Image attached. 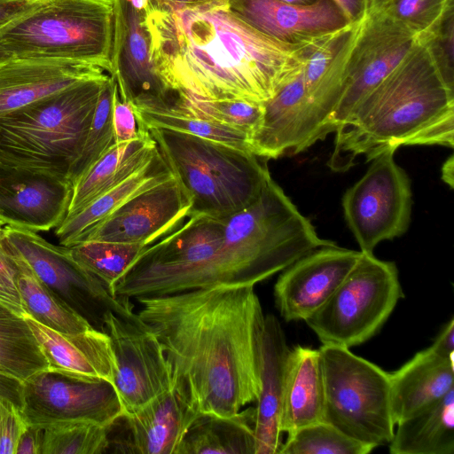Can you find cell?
Segmentation results:
<instances>
[{
	"instance_id": "ffe728a7",
	"label": "cell",
	"mask_w": 454,
	"mask_h": 454,
	"mask_svg": "<svg viewBox=\"0 0 454 454\" xmlns=\"http://www.w3.org/2000/svg\"><path fill=\"white\" fill-rule=\"evenodd\" d=\"M227 6L256 30L294 44L314 41L349 23L332 0H317L309 5L279 0H228Z\"/></svg>"
},
{
	"instance_id": "52a82bcc",
	"label": "cell",
	"mask_w": 454,
	"mask_h": 454,
	"mask_svg": "<svg viewBox=\"0 0 454 454\" xmlns=\"http://www.w3.org/2000/svg\"><path fill=\"white\" fill-rule=\"evenodd\" d=\"M323 420L350 438L377 448L391 441L395 423L389 373L348 348L322 345Z\"/></svg>"
},
{
	"instance_id": "b9f144b4",
	"label": "cell",
	"mask_w": 454,
	"mask_h": 454,
	"mask_svg": "<svg viewBox=\"0 0 454 454\" xmlns=\"http://www.w3.org/2000/svg\"><path fill=\"white\" fill-rule=\"evenodd\" d=\"M1 234V233H0ZM0 305L13 313L25 317L20 294L17 266L0 237Z\"/></svg>"
},
{
	"instance_id": "e575fe53",
	"label": "cell",
	"mask_w": 454,
	"mask_h": 454,
	"mask_svg": "<svg viewBox=\"0 0 454 454\" xmlns=\"http://www.w3.org/2000/svg\"><path fill=\"white\" fill-rule=\"evenodd\" d=\"M367 11L419 38L434 37L453 12V0H368Z\"/></svg>"
},
{
	"instance_id": "d4e9b609",
	"label": "cell",
	"mask_w": 454,
	"mask_h": 454,
	"mask_svg": "<svg viewBox=\"0 0 454 454\" xmlns=\"http://www.w3.org/2000/svg\"><path fill=\"white\" fill-rule=\"evenodd\" d=\"M391 410L398 423L433 404L454 389V356L430 347L389 373Z\"/></svg>"
},
{
	"instance_id": "9a60e30c",
	"label": "cell",
	"mask_w": 454,
	"mask_h": 454,
	"mask_svg": "<svg viewBox=\"0 0 454 454\" xmlns=\"http://www.w3.org/2000/svg\"><path fill=\"white\" fill-rule=\"evenodd\" d=\"M420 38L367 11L351 52L343 90L325 133L339 132L363 98L378 85Z\"/></svg>"
},
{
	"instance_id": "681fc988",
	"label": "cell",
	"mask_w": 454,
	"mask_h": 454,
	"mask_svg": "<svg viewBox=\"0 0 454 454\" xmlns=\"http://www.w3.org/2000/svg\"><path fill=\"white\" fill-rule=\"evenodd\" d=\"M153 4L176 7H193L207 4L227 2L228 0H149Z\"/></svg>"
},
{
	"instance_id": "277c9868",
	"label": "cell",
	"mask_w": 454,
	"mask_h": 454,
	"mask_svg": "<svg viewBox=\"0 0 454 454\" xmlns=\"http://www.w3.org/2000/svg\"><path fill=\"white\" fill-rule=\"evenodd\" d=\"M147 130L191 199L188 217H229L254 203L271 176L266 160L249 151L169 129Z\"/></svg>"
},
{
	"instance_id": "44dd1931",
	"label": "cell",
	"mask_w": 454,
	"mask_h": 454,
	"mask_svg": "<svg viewBox=\"0 0 454 454\" xmlns=\"http://www.w3.org/2000/svg\"><path fill=\"white\" fill-rule=\"evenodd\" d=\"M363 20L310 42L305 48L300 75L306 97L326 137L328 121L340 101L348 63Z\"/></svg>"
},
{
	"instance_id": "7402d4cb",
	"label": "cell",
	"mask_w": 454,
	"mask_h": 454,
	"mask_svg": "<svg viewBox=\"0 0 454 454\" xmlns=\"http://www.w3.org/2000/svg\"><path fill=\"white\" fill-rule=\"evenodd\" d=\"M106 74L96 66L61 59L0 63V118L83 81Z\"/></svg>"
},
{
	"instance_id": "74e56055",
	"label": "cell",
	"mask_w": 454,
	"mask_h": 454,
	"mask_svg": "<svg viewBox=\"0 0 454 454\" xmlns=\"http://www.w3.org/2000/svg\"><path fill=\"white\" fill-rule=\"evenodd\" d=\"M116 89L115 79L109 75L101 90L82 150L68 172L67 180L72 186L115 144L113 106Z\"/></svg>"
},
{
	"instance_id": "ba28073f",
	"label": "cell",
	"mask_w": 454,
	"mask_h": 454,
	"mask_svg": "<svg viewBox=\"0 0 454 454\" xmlns=\"http://www.w3.org/2000/svg\"><path fill=\"white\" fill-rule=\"evenodd\" d=\"M223 231V218L189 217L184 224L147 246L114 285L112 294L136 299L206 287Z\"/></svg>"
},
{
	"instance_id": "5b68a950",
	"label": "cell",
	"mask_w": 454,
	"mask_h": 454,
	"mask_svg": "<svg viewBox=\"0 0 454 454\" xmlns=\"http://www.w3.org/2000/svg\"><path fill=\"white\" fill-rule=\"evenodd\" d=\"M109 74L89 79L0 118V157L67 179Z\"/></svg>"
},
{
	"instance_id": "836d02e7",
	"label": "cell",
	"mask_w": 454,
	"mask_h": 454,
	"mask_svg": "<svg viewBox=\"0 0 454 454\" xmlns=\"http://www.w3.org/2000/svg\"><path fill=\"white\" fill-rule=\"evenodd\" d=\"M172 110L234 129L250 138L259 129L263 117L262 103L243 99L207 100L176 95Z\"/></svg>"
},
{
	"instance_id": "2e32d148",
	"label": "cell",
	"mask_w": 454,
	"mask_h": 454,
	"mask_svg": "<svg viewBox=\"0 0 454 454\" xmlns=\"http://www.w3.org/2000/svg\"><path fill=\"white\" fill-rule=\"evenodd\" d=\"M190 207L189 195L173 175L128 200L92 229L82 242L98 240L150 246L177 229L189 216Z\"/></svg>"
},
{
	"instance_id": "ee69618b",
	"label": "cell",
	"mask_w": 454,
	"mask_h": 454,
	"mask_svg": "<svg viewBox=\"0 0 454 454\" xmlns=\"http://www.w3.org/2000/svg\"><path fill=\"white\" fill-rule=\"evenodd\" d=\"M40 0H0V27L33 8Z\"/></svg>"
},
{
	"instance_id": "f907efd6",
	"label": "cell",
	"mask_w": 454,
	"mask_h": 454,
	"mask_svg": "<svg viewBox=\"0 0 454 454\" xmlns=\"http://www.w3.org/2000/svg\"><path fill=\"white\" fill-rule=\"evenodd\" d=\"M453 167L454 158L453 155H450L442 168V179L449 184L450 188H453Z\"/></svg>"
},
{
	"instance_id": "3957f363",
	"label": "cell",
	"mask_w": 454,
	"mask_h": 454,
	"mask_svg": "<svg viewBox=\"0 0 454 454\" xmlns=\"http://www.w3.org/2000/svg\"><path fill=\"white\" fill-rule=\"evenodd\" d=\"M436 36V35H435ZM422 37L335 133L328 162L345 171L404 145H454V90L434 37Z\"/></svg>"
},
{
	"instance_id": "c3c4849f",
	"label": "cell",
	"mask_w": 454,
	"mask_h": 454,
	"mask_svg": "<svg viewBox=\"0 0 454 454\" xmlns=\"http://www.w3.org/2000/svg\"><path fill=\"white\" fill-rule=\"evenodd\" d=\"M21 382L0 375V394L11 398L20 406Z\"/></svg>"
},
{
	"instance_id": "f546056e",
	"label": "cell",
	"mask_w": 454,
	"mask_h": 454,
	"mask_svg": "<svg viewBox=\"0 0 454 454\" xmlns=\"http://www.w3.org/2000/svg\"><path fill=\"white\" fill-rule=\"evenodd\" d=\"M255 409L231 416L199 413L176 454H255Z\"/></svg>"
},
{
	"instance_id": "60d3db41",
	"label": "cell",
	"mask_w": 454,
	"mask_h": 454,
	"mask_svg": "<svg viewBox=\"0 0 454 454\" xmlns=\"http://www.w3.org/2000/svg\"><path fill=\"white\" fill-rule=\"evenodd\" d=\"M27 427L19 405L0 394V454H16L19 441Z\"/></svg>"
},
{
	"instance_id": "f1b7e54d",
	"label": "cell",
	"mask_w": 454,
	"mask_h": 454,
	"mask_svg": "<svg viewBox=\"0 0 454 454\" xmlns=\"http://www.w3.org/2000/svg\"><path fill=\"white\" fill-rule=\"evenodd\" d=\"M158 147L150 133L141 138L115 143L73 185L66 216L72 215L127 179L145 165Z\"/></svg>"
},
{
	"instance_id": "7bdbcfd3",
	"label": "cell",
	"mask_w": 454,
	"mask_h": 454,
	"mask_svg": "<svg viewBox=\"0 0 454 454\" xmlns=\"http://www.w3.org/2000/svg\"><path fill=\"white\" fill-rule=\"evenodd\" d=\"M113 128L115 143L133 141L149 134L140 129L134 107L121 98L118 87L114 96Z\"/></svg>"
},
{
	"instance_id": "484cf974",
	"label": "cell",
	"mask_w": 454,
	"mask_h": 454,
	"mask_svg": "<svg viewBox=\"0 0 454 454\" xmlns=\"http://www.w3.org/2000/svg\"><path fill=\"white\" fill-rule=\"evenodd\" d=\"M198 414L171 387L138 411L122 416L129 433L130 451L140 454H176Z\"/></svg>"
},
{
	"instance_id": "f35d334b",
	"label": "cell",
	"mask_w": 454,
	"mask_h": 454,
	"mask_svg": "<svg viewBox=\"0 0 454 454\" xmlns=\"http://www.w3.org/2000/svg\"><path fill=\"white\" fill-rule=\"evenodd\" d=\"M373 449L321 420L287 434L278 454H367Z\"/></svg>"
},
{
	"instance_id": "d6986e66",
	"label": "cell",
	"mask_w": 454,
	"mask_h": 454,
	"mask_svg": "<svg viewBox=\"0 0 454 454\" xmlns=\"http://www.w3.org/2000/svg\"><path fill=\"white\" fill-rule=\"evenodd\" d=\"M299 71L263 103L262 124L248 141L249 151L258 157L269 160L300 153L323 139Z\"/></svg>"
},
{
	"instance_id": "4316f807",
	"label": "cell",
	"mask_w": 454,
	"mask_h": 454,
	"mask_svg": "<svg viewBox=\"0 0 454 454\" xmlns=\"http://www.w3.org/2000/svg\"><path fill=\"white\" fill-rule=\"evenodd\" d=\"M325 385L318 349L295 346L290 349L280 414V429L289 434L323 420Z\"/></svg>"
},
{
	"instance_id": "d6a6232c",
	"label": "cell",
	"mask_w": 454,
	"mask_h": 454,
	"mask_svg": "<svg viewBox=\"0 0 454 454\" xmlns=\"http://www.w3.org/2000/svg\"><path fill=\"white\" fill-rule=\"evenodd\" d=\"M48 368L26 319L0 305V375L22 383Z\"/></svg>"
},
{
	"instance_id": "cb8c5ba5",
	"label": "cell",
	"mask_w": 454,
	"mask_h": 454,
	"mask_svg": "<svg viewBox=\"0 0 454 454\" xmlns=\"http://www.w3.org/2000/svg\"><path fill=\"white\" fill-rule=\"evenodd\" d=\"M290 348L280 322L266 315L262 346L261 387L256 402L255 454H278L280 414Z\"/></svg>"
},
{
	"instance_id": "4dcf8cb0",
	"label": "cell",
	"mask_w": 454,
	"mask_h": 454,
	"mask_svg": "<svg viewBox=\"0 0 454 454\" xmlns=\"http://www.w3.org/2000/svg\"><path fill=\"white\" fill-rule=\"evenodd\" d=\"M395 426L388 443L392 454H453L454 389Z\"/></svg>"
},
{
	"instance_id": "8fae6325",
	"label": "cell",
	"mask_w": 454,
	"mask_h": 454,
	"mask_svg": "<svg viewBox=\"0 0 454 454\" xmlns=\"http://www.w3.org/2000/svg\"><path fill=\"white\" fill-rule=\"evenodd\" d=\"M395 153L387 151L373 159L342 197L345 220L363 253L373 254L379 243L402 236L410 225L411 181L395 160Z\"/></svg>"
},
{
	"instance_id": "8d00e7d4",
	"label": "cell",
	"mask_w": 454,
	"mask_h": 454,
	"mask_svg": "<svg viewBox=\"0 0 454 454\" xmlns=\"http://www.w3.org/2000/svg\"><path fill=\"white\" fill-rule=\"evenodd\" d=\"M134 110L141 129L165 128L249 151L248 137L227 126L181 114L169 107L160 110Z\"/></svg>"
},
{
	"instance_id": "9c48e42d",
	"label": "cell",
	"mask_w": 454,
	"mask_h": 454,
	"mask_svg": "<svg viewBox=\"0 0 454 454\" xmlns=\"http://www.w3.org/2000/svg\"><path fill=\"white\" fill-rule=\"evenodd\" d=\"M403 297L395 263L362 252L331 297L305 322L322 345L349 348L374 336Z\"/></svg>"
},
{
	"instance_id": "816d5d0a",
	"label": "cell",
	"mask_w": 454,
	"mask_h": 454,
	"mask_svg": "<svg viewBox=\"0 0 454 454\" xmlns=\"http://www.w3.org/2000/svg\"><path fill=\"white\" fill-rule=\"evenodd\" d=\"M284 3L297 4V5H309L316 3L317 0H279Z\"/></svg>"
},
{
	"instance_id": "7a4b0ae2",
	"label": "cell",
	"mask_w": 454,
	"mask_h": 454,
	"mask_svg": "<svg viewBox=\"0 0 454 454\" xmlns=\"http://www.w3.org/2000/svg\"><path fill=\"white\" fill-rule=\"evenodd\" d=\"M146 25L164 83L176 95L207 100L267 102L298 73L310 43L264 35L231 12L227 2L176 7L149 1Z\"/></svg>"
},
{
	"instance_id": "ab89813d",
	"label": "cell",
	"mask_w": 454,
	"mask_h": 454,
	"mask_svg": "<svg viewBox=\"0 0 454 454\" xmlns=\"http://www.w3.org/2000/svg\"><path fill=\"white\" fill-rule=\"evenodd\" d=\"M110 429L91 422L49 427L43 429L41 454H102L110 447Z\"/></svg>"
},
{
	"instance_id": "e0dca14e",
	"label": "cell",
	"mask_w": 454,
	"mask_h": 454,
	"mask_svg": "<svg viewBox=\"0 0 454 454\" xmlns=\"http://www.w3.org/2000/svg\"><path fill=\"white\" fill-rule=\"evenodd\" d=\"M362 252L335 243L317 247L282 270L274 285L276 307L287 322L305 321L331 297Z\"/></svg>"
},
{
	"instance_id": "bcb514c9",
	"label": "cell",
	"mask_w": 454,
	"mask_h": 454,
	"mask_svg": "<svg viewBox=\"0 0 454 454\" xmlns=\"http://www.w3.org/2000/svg\"><path fill=\"white\" fill-rule=\"evenodd\" d=\"M430 348L444 357L454 356V319L442 329Z\"/></svg>"
},
{
	"instance_id": "d590c367",
	"label": "cell",
	"mask_w": 454,
	"mask_h": 454,
	"mask_svg": "<svg viewBox=\"0 0 454 454\" xmlns=\"http://www.w3.org/2000/svg\"><path fill=\"white\" fill-rule=\"evenodd\" d=\"M146 247L87 240L70 249L77 263L102 281L112 294L114 285Z\"/></svg>"
},
{
	"instance_id": "7c38bea8",
	"label": "cell",
	"mask_w": 454,
	"mask_h": 454,
	"mask_svg": "<svg viewBox=\"0 0 454 454\" xmlns=\"http://www.w3.org/2000/svg\"><path fill=\"white\" fill-rule=\"evenodd\" d=\"M104 333L111 342L115 372L114 387L123 415L131 414L172 387L168 363L155 333L138 317L109 311Z\"/></svg>"
},
{
	"instance_id": "30bf717a",
	"label": "cell",
	"mask_w": 454,
	"mask_h": 454,
	"mask_svg": "<svg viewBox=\"0 0 454 454\" xmlns=\"http://www.w3.org/2000/svg\"><path fill=\"white\" fill-rule=\"evenodd\" d=\"M0 236L43 283L96 329L104 332V317L109 311L122 317L137 315L130 299L113 295L102 281L77 263L70 247L55 246L35 231L7 224Z\"/></svg>"
},
{
	"instance_id": "7dc6e473",
	"label": "cell",
	"mask_w": 454,
	"mask_h": 454,
	"mask_svg": "<svg viewBox=\"0 0 454 454\" xmlns=\"http://www.w3.org/2000/svg\"><path fill=\"white\" fill-rule=\"evenodd\" d=\"M342 11L348 22L361 20L366 14L368 0H332Z\"/></svg>"
},
{
	"instance_id": "ac0fdd59",
	"label": "cell",
	"mask_w": 454,
	"mask_h": 454,
	"mask_svg": "<svg viewBox=\"0 0 454 454\" xmlns=\"http://www.w3.org/2000/svg\"><path fill=\"white\" fill-rule=\"evenodd\" d=\"M72 190L64 177L0 157V217L7 225L35 232L56 228L67 215Z\"/></svg>"
},
{
	"instance_id": "f5cc1de1",
	"label": "cell",
	"mask_w": 454,
	"mask_h": 454,
	"mask_svg": "<svg viewBox=\"0 0 454 454\" xmlns=\"http://www.w3.org/2000/svg\"><path fill=\"white\" fill-rule=\"evenodd\" d=\"M6 223H4V221L0 217V233L2 231V229L3 227L5 225Z\"/></svg>"
},
{
	"instance_id": "f6af8a7d",
	"label": "cell",
	"mask_w": 454,
	"mask_h": 454,
	"mask_svg": "<svg viewBox=\"0 0 454 454\" xmlns=\"http://www.w3.org/2000/svg\"><path fill=\"white\" fill-rule=\"evenodd\" d=\"M43 429L27 426L22 434L16 454H41Z\"/></svg>"
},
{
	"instance_id": "4fadbf2b",
	"label": "cell",
	"mask_w": 454,
	"mask_h": 454,
	"mask_svg": "<svg viewBox=\"0 0 454 454\" xmlns=\"http://www.w3.org/2000/svg\"><path fill=\"white\" fill-rule=\"evenodd\" d=\"M20 410L27 426L42 429L68 422L112 427L123 416L113 384L79 381L48 371L21 383Z\"/></svg>"
},
{
	"instance_id": "5bb4252c",
	"label": "cell",
	"mask_w": 454,
	"mask_h": 454,
	"mask_svg": "<svg viewBox=\"0 0 454 454\" xmlns=\"http://www.w3.org/2000/svg\"><path fill=\"white\" fill-rule=\"evenodd\" d=\"M149 0H114L111 73L121 98L135 109L170 107L176 95L158 74L146 25Z\"/></svg>"
},
{
	"instance_id": "1f68e13d",
	"label": "cell",
	"mask_w": 454,
	"mask_h": 454,
	"mask_svg": "<svg viewBox=\"0 0 454 454\" xmlns=\"http://www.w3.org/2000/svg\"><path fill=\"white\" fill-rule=\"evenodd\" d=\"M5 247L17 266L18 286L26 316L63 333H77L93 327L84 317L43 283L20 255Z\"/></svg>"
},
{
	"instance_id": "6da1fadb",
	"label": "cell",
	"mask_w": 454,
	"mask_h": 454,
	"mask_svg": "<svg viewBox=\"0 0 454 454\" xmlns=\"http://www.w3.org/2000/svg\"><path fill=\"white\" fill-rule=\"evenodd\" d=\"M135 300L162 346L172 388L199 413L231 416L257 400L265 315L254 286Z\"/></svg>"
},
{
	"instance_id": "83f0119b",
	"label": "cell",
	"mask_w": 454,
	"mask_h": 454,
	"mask_svg": "<svg viewBox=\"0 0 454 454\" xmlns=\"http://www.w3.org/2000/svg\"><path fill=\"white\" fill-rule=\"evenodd\" d=\"M173 176L170 168L160 153L127 179L110 189L81 211L66 216L55 228V234L61 246L73 247L108 215L137 193Z\"/></svg>"
},
{
	"instance_id": "8992f818",
	"label": "cell",
	"mask_w": 454,
	"mask_h": 454,
	"mask_svg": "<svg viewBox=\"0 0 454 454\" xmlns=\"http://www.w3.org/2000/svg\"><path fill=\"white\" fill-rule=\"evenodd\" d=\"M114 24V0H40L0 27V63L70 60L110 74Z\"/></svg>"
},
{
	"instance_id": "603a6c76",
	"label": "cell",
	"mask_w": 454,
	"mask_h": 454,
	"mask_svg": "<svg viewBox=\"0 0 454 454\" xmlns=\"http://www.w3.org/2000/svg\"><path fill=\"white\" fill-rule=\"evenodd\" d=\"M48 362V372L84 381L114 384L115 360L108 335L94 327L77 333L52 330L25 316Z\"/></svg>"
}]
</instances>
